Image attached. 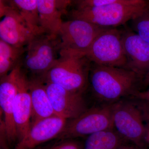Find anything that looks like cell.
<instances>
[{
    "label": "cell",
    "mask_w": 149,
    "mask_h": 149,
    "mask_svg": "<svg viewBox=\"0 0 149 149\" xmlns=\"http://www.w3.org/2000/svg\"><path fill=\"white\" fill-rule=\"evenodd\" d=\"M16 81L17 93L14 104L13 117L17 132L18 143L29 131L31 127L30 119L32 115L28 77L22 66L18 70Z\"/></svg>",
    "instance_id": "4fadbf2b"
},
{
    "label": "cell",
    "mask_w": 149,
    "mask_h": 149,
    "mask_svg": "<svg viewBox=\"0 0 149 149\" xmlns=\"http://www.w3.org/2000/svg\"><path fill=\"white\" fill-rule=\"evenodd\" d=\"M141 77L132 70L93 63L89 81L94 97L101 104H111L129 96L134 97Z\"/></svg>",
    "instance_id": "6da1fadb"
},
{
    "label": "cell",
    "mask_w": 149,
    "mask_h": 149,
    "mask_svg": "<svg viewBox=\"0 0 149 149\" xmlns=\"http://www.w3.org/2000/svg\"><path fill=\"white\" fill-rule=\"evenodd\" d=\"M60 40L47 34L36 35L26 47L22 68L32 76L40 77L53 67L58 58Z\"/></svg>",
    "instance_id": "5b68a950"
},
{
    "label": "cell",
    "mask_w": 149,
    "mask_h": 149,
    "mask_svg": "<svg viewBox=\"0 0 149 149\" xmlns=\"http://www.w3.org/2000/svg\"><path fill=\"white\" fill-rule=\"evenodd\" d=\"M146 82L149 84V72L146 76ZM134 97L147 102L149 104V88L145 92H137L134 96Z\"/></svg>",
    "instance_id": "7402d4cb"
},
{
    "label": "cell",
    "mask_w": 149,
    "mask_h": 149,
    "mask_svg": "<svg viewBox=\"0 0 149 149\" xmlns=\"http://www.w3.org/2000/svg\"><path fill=\"white\" fill-rule=\"evenodd\" d=\"M9 6L1 1L0 22L1 40L15 47H21L27 46L37 35L27 26L16 8L10 2Z\"/></svg>",
    "instance_id": "9c48e42d"
},
{
    "label": "cell",
    "mask_w": 149,
    "mask_h": 149,
    "mask_svg": "<svg viewBox=\"0 0 149 149\" xmlns=\"http://www.w3.org/2000/svg\"><path fill=\"white\" fill-rule=\"evenodd\" d=\"M70 1L37 0L40 26L45 34L58 37L63 22L62 15Z\"/></svg>",
    "instance_id": "9a60e30c"
},
{
    "label": "cell",
    "mask_w": 149,
    "mask_h": 149,
    "mask_svg": "<svg viewBox=\"0 0 149 149\" xmlns=\"http://www.w3.org/2000/svg\"><path fill=\"white\" fill-rule=\"evenodd\" d=\"M131 22V29L149 43V10L144 12Z\"/></svg>",
    "instance_id": "ffe728a7"
},
{
    "label": "cell",
    "mask_w": 149,
    "mask_h": 149,
    "mask_svg": "<svg viewBox=\"0 0 149 149\" xmlns=\"http://www.w3.org/2000/svg\"><path fill=\"white\" fill-rule=\"evenodd\" d=\"M149 10V1L117 0L112 4L95 7L75 8L69 13L71 19H80L98 26L116 27Z\"/></svg>",
    "instance_id": "7a4b0ae2"
},
{
    "label": "cell",
    "mask_w": 149,
    "mask_h": 149,
    "mask_svg": "<svg viewBox=\"0 0 149 149\" xmlns=\"http://www.w3.org/2000/svg\"><path fill=\"white\" fill-rule=\"evenodd\" d=\"M107 27L80 19L63 22L58 35L59 54L85 55L96 37Z\"/></svg>",
    "instance_id": "ba28073f"
},
{
    "label": "cell",
    "mask_w": 149,
    "mask_h": 149,
    "mask_svg": "<svg viewBox=\"0 0 149 149\" xmlns=\"http://www.w3.org/2000/svg\"><path fill=\"white\" fill-rule=\"evenodd\" d=\"M123 46L127 58L124 68L132 70L140 77L149 72V43L131 29H122Z\"/></svg>",
    "instance_id": "8fae6325"
},
{
    "label": "cell",
    "mask_w": 149,
    "mask_h": 149,
    "mask_svg": "<svg viewBox=\"0 0 149 149\" xmlns=\"http://www.w3.org/2000/svg\"><path fill=\"white\" fill-rule=\"evenodd\" d=\"M148 140L149 141V130L148 131Z\"/></svg>",
    "instance_id": "cb8c5ba5"
},
{
    "label": "cell",
    "mask_w": 149,
    "mask_h": 149,
    "mask_svg": "<svg viewBox=\"0 0 149 149\" xmlns=\"http://www.w3.org/2000/svg\"><path fill=\"white\" fill-rule=\"evenodd\" d=\"M148 116H149V115H148Z\"/></svg>",
    "instance_id": "d4e9b609"
},
{
    "label": "cell",
    "mask_w": 149,
    "mask_h": 149,
    "mask_svg": "<svg viewBox=\"0 0 149 149\" xmlns=\"http://www.w3.org/2000/svg\"><path fill=\"white\" fill-rule=\"evenodd\" d=\"M112 118L113 129L127 142L142 149L146 130L137 104L125 99L112 104Z\"/></svg>",
    "instance_id": "52a82bcc"
},
{
    "label": "cell",
    "mask_w": 149,
    "mask_h": 149,
    "mask_svg": "<svg viewBox=\"0 0 149 149\" xmlns=\"http://www.w3.org/2000/svg\"><path fill=\"white\" fill-rule=\"evenodd\" d=\"M25 47H15L0 39V77L6 76L14 69L22 65Z\"/></svg>",
    "instance_id": "e0dca14e"
},
{
    "label": "cell",
    "mask_w": 149,
    "mask_h": 149,
    "mask_svg": "<svg viewBox=\"0 0 149 149\" xmlns=\"http://www.w3.org/2000/svg\"><path fill=\"white\" fill-rule=\"evenodd\" d=\"M127 142L112 128L87 137L84 142L83 149H118Z\"/></svg>",
    "instance_id": "ac0fdd59"
},
{
    "label": "cell",
    "mask_w": 149,
    "mask_h": 149,
    "mask_svg": "<svg viewBox=\"0 0 149 149\" xmlns=\"http://www.w3.org/2000/svg\"><path fill=\"white\" fill-rule=\"evenodd\" d=\"M84 143L75 139L61 141L48 149H83Z\"/></svg>",
    "instance_id": "44dd1931"
},
{
    "label": "cell",
    "mask_w": 149,
    "mask_h": 149,
    "mask_svg": "<svg viewBox=\"0 0 149 149\" xmlns=\"http://www.w3.org/2000/svg\"><path fill=\"white\" fill-rule=\"evenodd\" d=\"M43 82L57 116L70 120L79 116L87 109L83 93L69 91L50 82Z\"/></svg>",
    "instance_id": "30bf717a"
},
{
    "label": "cell",
    "mask_w": 149,
    "mask_h": 149,
    "mask_svg": "<svg viewBox=\"0 0 149 149\" xmlns=\"http://www.w3.org/2000/svg\"><path fill=\"white\" fill-rule=\"evenodd\" d=\"M122 30L107 27L94 40L85 54L93 63L124 68L127 64L122 39Z\"/></svg>",
    "instance_id": "8992f818"
},
{
    "label": "cell",
    "mask_w": 149,
    "mask_h": 149,
    "mask_svg": "<svg viewBox=\"0 0 149 149\" xmlns=\"http://www.w3.org/2000/svg\"><path fill=\"white\" fill-rule=\"evenodd\" d=\"M67 122L66 119L55 115L31 123L27 134L13 149H34L41 144L57 139Z\"/></svg>",
    "instance_id": "7c38bea8"
},
{
    "label": "cell",
    "mask_w": 149,
    "mask_h": 149,
    "mask_svg": "<svg viewBox=\"0 0 149 149\" xmlns=\"http://www.w3.org/2000/svg\"><path fill=\"white\" fill-rule=\"evenodd\" d=\"M113 128L112 104L87 109L79 116L67 122L58 137L60 141L88 137L100 131Z\"/></svg>",
    "instance_id": "277c9868"
},
{
    "label": "cell",
    "mask_w": 149,
    "mask_h": 149,
    "mask_svg": "<svg viewBox=\"0 0 149 149\" xmlns=\"http://www.w3.org/2000/svg\"><path fill=\"white\" fill-rule=\"evenodd\" d=\"M59 55L53 67L39 77L68 91L83 93L88 86L92 63L82 54Z\"/></svg>",
    "instance_id": "3957f363"
},
{
    "label": "cell",
    "mask_w": 149,
    "mask_h": 149,
    "mask_svg": "<svg viewBox=\"0 0 149 149\" xmlns=\"http://www.w3.org/2000/svg\"><path fill=\"white\" fill-rule=\"evenodd\" d=\"M22 65L14 69L6 76L1 78L0 106L3 113L5 128L8 146L18 142L17 132L13 117L15 99L17 93V76Z\"/></svg>",
    "instance_id": "5bb4252c"
},
{
    "label": "cell",
    "mask_w": 149,
    "mask_h": 149,
    "mask_svg": "<svg viewBox=\"0 0 149 149\" xmlns=\"http://www.w3.org/2000/svg\"><path fill=\"white\" fill-rule=\"evenodd\" d=\"M118 149H142L139 148L136 145H129L127 143L123 144L122 146H120Z\"/></svg>",
    "instance_id": "603a6c76"
},
{
    "label": "cell",
    "mask_w": 149,
    "mask_h": 149,
    "mask_svg": "<svg viewBox=\"0 0 149 149\" xmlns=\"http://www.w3.org/2000/svg\"><path fill=\"white\" fill-rule=\"evenodd\" d=\"M10 2L16 8L27 26L36 35L45 34L40 26L37 0H14Z\"/></svg>",
    "instance_id": "d6986e66"
},
{
    "label": "cell",
    "mask_w": 149,
    "mask_h": 149,
    "mask_svg": "<svg viewBox=\"0 0 149 149\" xmlns=\"http://www.w3.org/2000/svg\"><path fill=\"white\" fill-rule=\"evenodd\" d=\"M28 87L32 104L31 123L55 116L45 83L41 78L35 76L28 78Z\"/></svg>",
    "instance_id": "2e32d148"
}]
</instances>
